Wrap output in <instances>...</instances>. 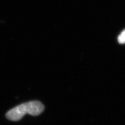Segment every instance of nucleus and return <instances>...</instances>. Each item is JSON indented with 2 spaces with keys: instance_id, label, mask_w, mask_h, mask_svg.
Segmentation results:
<instances>
[{
  "instance_id": "f03ea898",
  "label": "nucleus",
  "mask_w": 125,
  "mask_h": 125,
  "mask_svg": "<svg viewBox=\"0 0 125 125\" xmlns=\"http://www.w3.org/2000/svg\"><path fill=\"white\" fill-rule=\"evenodd\" d=\"M118 41L119 43L123 44L125 43V30L121 32V34L118 36Z\"/></svg>"
},
{
  "instance_id": "f257e3e1",
  "label": "nucleus",
  "mask_w": 125,
  "mask_h": 125,
  "mask_svg": "<svg viewBox=\"0 0 125 125\" xmlns=\"http://www.w3.org/2000/svg\"><path fill=\"white\" fill-rule=\"evenodd\" d=\"M44 110V106L38 101H32L21 104L9 110L6 114L8 119L18 121L21 119L26 114L37 116Z\"/></svg>"
}]
</instances>
